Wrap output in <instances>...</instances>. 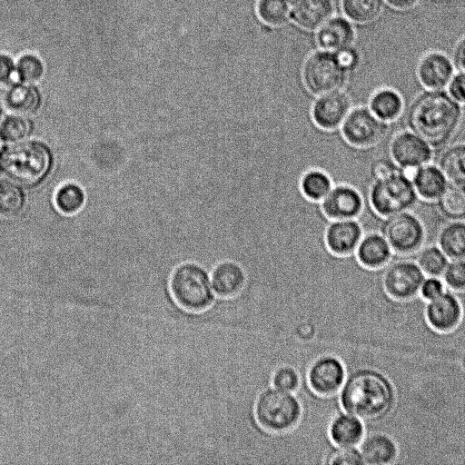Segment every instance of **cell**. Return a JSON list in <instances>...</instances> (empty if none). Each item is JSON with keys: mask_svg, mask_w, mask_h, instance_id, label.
Listing matches in <instances>:
<instances>
[{"mask_svg": "<svg viewBox=\"0 0 465 465\" xmlns=\"http://www.w3.org/2000/svg\"><path fill=\"white\" fill-rule=\"evenodd\" d=\"M25 205V194L19 184L0 180V217L14 218L20 214Z\"/></svg>", "mask_w": 465, "mask_h": 465, "instance_id": "obj_31", "label": "cell"}, {"mask_svg": "<svg viewBox=\"0 0 465 465\" xmlns=\"http://www.w3.org/2000/svg\"><path fill=\"white\" fill-rule=\"evenodd\" d=\"M410 177L400 170L390 177L373 181L369 189V203L381 217L410 211L418 201Z\"/></svg>", "mask_w": 465, "mask_h": 465, "instance_id": "obj_6", "label": "cell"}, {"mask_svg": "<svg viewBox=\"0 0 465 465\" xmlns=\"http://www.w3.org/2000/svg\"><path fill=\"white\" fill-rule=\"evenodd\" d=\"M461 104L443 90L419 94L406 112L408 129L433 150L444 147L456 134L462 119Z\"/></svg>", "mask_w": 465, "mask_h": 465, "instance_id": "obj_2", "label": "cell"}, {"mask_svg": "<svg viewBox=\"0 0 465 465\" xmlns=\"http://www.w3.org/2000/svg\"><path fill=\"white\" fill-rule=\"evenodd\" d=\"M304 82L314 94H323L341 90L345 82L344 68L336 57L319 54L312 57L304 68Z\"/></svg>", "mask_w": 465, "mask_h": 465, "instance_id": "obj_9", "label": "cell"}, {"mask_svg": "<svg viewBox=\"0 0 465 465\" xmlns=\"http://www.w3.org/2000/svg\"><path fill=\"white\" fill-rule=\"evenodd\" d=\"M351 108L349 95L339 90L320 94L312 104L311 114L319 128L331 131L341 127Z\"/></svg>", "mask_w": 465, "mask_h": 465, "instance_id": "obj_13", "label": "cell"}, {"mask_svg": "<svg viewBox=\"0 0 465 465\" xmlns=\"http://www.w3.org/2000/svg\"><path fill=\"white\" fill-rule=\"evenodd\" d=\"M330 174L318 168L306 171L301 177L300 189L302 195L312 202H321L332 188Z\"/></svg>", "mask_w": 465, "mask_h": 465, "instance_id": "obj_29", "label": "cell"}, {"mask_svg": "<svg viewBox=\"0 0 465 465\" xmlns=\"http://www.w3.org/2000/svg\"><path fill=\"white\" fill-rule=\"evenodd\" d=\"M364 464L383 465L394 462L398 457V447L387 434L371 431L365 434L359 448Z\"/></svg>", "mask_w": 465, "mask_h": 465, "instance_id": "obj_22", "label": "cell"}, {"mask_svg": "<svg viewBox=\"0 0 465 465\" xmlns=\"http://www.w3.org/2000/svg\"><path fill=\"white\" fill-rule=\"evenodd\" d=\"M363 205L360 192L346 183L333 185L321 201L323 214L331 220L356 219L361 213Z\"/></svg>", "mask_w": 465, "mask_h": 465, "instance_id": "obj_14", "label": "cell"}, {"mask_svg": "<svg viewBox=\"0 0 465 465\" xmlns=\"http://www.w3.org/2000/svg\"><path fill=\"white\" fill-rule=\"evenodd\" d=\"M417 74L427 90H443L453 76V65L444 54L431 53L421 59Z\"/></svg>", "mask_w": 465, "mask_h": 465, "instance_id": "obj_19", "label": "cell"}, {"mask_svg": "<svg viewBox=\"0 0 465 465\" xmlns=\"http://www.w3.org/2000/svg\"><path fill=\"white\" fill-rule=\"evenodd\" d=\"M381 233L388 242L392 252L400 255L419 252L426 237L423 223L410 211L386 217L381 224Z\"/></svg>", "mask_w": 465, "mask_h": 465, "instance_id": "obj_7", "label": "cell"}, {"mask_svg": "<svg viewBox=\"0 0 465 465\" xmlns=\"http://www.w3.org/2000/svg\"><path fill=\"white\" fill-rule=\"evenodd\" d=\"M382 5V0H343L346 15L355 22L367 23L375 19Z\"/></svg>", "mask_w": 465, "mask_h": 465, "instance_id": "obj_35", "label": "cell"}, {"mask_svg": "<svg viewBox=\"0 0 465 465\" xmlns=\"http://www.w3.org/2000/svg\"><path fill=\"white\" fill-rule=\"evenodd\" d=\"M391 159L401 169H416L429 163L433 157L432 147L410 130L393 135L389 145Z\"/></svg>", "mask_w": 465, "mask_h": 465, "instance_id": "obj_11", "label": "cell"}, {"mask_svg": "<svg viewBox=\"0 0 465 465\" xmlns=\"http://www.w3.org/2000/svg\"><path fill=\"white\" fill-rule=\"evenodd\" d=\"M31 132V122L21 114L5 117L0 125V138L9 143L25 140Z\"/></svg>", "mask_w": 465, "mask_h": 465, "instance_id": "obj_34", "label": "cell"}, {"mask_svg": "<svg viewBox=\"0 0 465 465\" xmlns=\"http://www.w3.org/2000/svg\"><path fill=\"white\" fill-rule=\"evenodd\" d=\"M331 13L330 0H295L293 16L295 21L308 29L321 26Z\"/></svg>", "mask_w": 465, "mask_h": 465, "instance_id": "obj_25", "label": "cell"}, {"mask_svg": "<svg viewBox=\"0 0 465 465\" xmlns=\"http://www.w3.org/2000/svg\"><path fill=\"white\" fill-rule=\"evenodd\" d=\"M401 168L391 159L381 157L374 160L371 165V175L373 181L382 180L394 174Z\"/></svg>", "mask_w": 465, "mask_h": 465, "instance_id": "obj_41", "label": "cell"}, {"mask_svg": "<svg viewBox=\"0 0 465 465\" xmlns=\"http://www.w3.org/2000/svg\"><path fill=\"white\" fill-rule=\"evenodd\" d=\"M368 107L380 120L390 124L401 115L404 103L399 93L382 88L371 95Z\"/></svg>", "mask_w": 465, "mask_h": 465, "instance_id": "obj_24", "label": "cell"}, {"mask_svg": "<svg viewBox=\"0 0 465 465\" xmlns=\"http://www.w3.org/2000/svg\"><path fill=\"white\" fill-rule=\"evenodd\" d=\"M354 253L361 267L378 270L389 264L393 252L381 233L370 232L362 235Z\"/></svg>", "mask_w": 465, "mask_h": 465, "instance_id": "obj_18", "label": "cell"}, {"mask_svg": "<svg viewBox=\"0 0 465 465\" xmlns=\"http://www.w3.org/2000/svg\"><path fill=\"white\" fill-rule=\"evenodd\" d=\"M342 410L364 421L365 429L385 419L395 405L396 394L390 379L372 367L349 372L339 391Z\"/></svg>", "mask_w": 465, "mask_h": 465, "instance_id": "obj_1", "label": "cell"}, {"mask_svg": "<svg viewBox=\"0 0 465 465\" xmlns=\"http://www.w3.org/2000/svg\"><path fill=\"white\" fill-rule=\"evenodd\" d=\"M449 258L438 245H429L419 252L417 263L428 276L442 275Z\"/></svg>", "mask_w": 465, "mask_h": 465, "instance_id": "obj_33", "label": "cell"}, {"mask_svg": "<svg viewBox=\"0 0 465 465\" xmlns=\"http://www.w3.org/2000/svg\"><path fill=\"white\" fill-rule=\"evenodd\" d=\"M272 385L280 390L295 393L300 388L301 378L293 367L282 365L273 372Z\"/></svg>", "mask_w": 465, "mask_h": 465, "instance_id": "obj_38", "label": "cell"}, {"mask_svg": "<svg viewBox=\"0 0 465 465\" xmlns=\"http://www.w3.org/2000/svg\"><path fill=\"white\" fill-rule=\"evenodd\" d=\"M352 35V29L346 21L334 19L322 27L318 40L325 49L341 51L350 45Z\"/></svg>", "mask_w": 465, "mask_h": 465, "instance_id": "obj_30", "label": "cell"}, {"mask_svg": "<svg viewBox=\"0 0 465 465\" xmlns=\"http://www.w3.org/2000/svg\"><path fill=\"white\" fill-rule=\"evenodd\" d=\"M1 142H2V140H1V138H0V149H1Z\"/></svg>", "mask_w": 465, "mask_h": 465, "instance_id": "obj_48", "label": "cell"}, {"mask_svg": "<svg viewBox=\"0 0 465 465\" xmlns=\"http://www.w3.org/2000/svg\"><path fill=\"white\" fill-rule=\"evenodd\" d=\"M425 279L417 262L402 260L389 264L382 275L385 292L391 298L406 300L416 296Z\"/></svg>", "mask_w": 465, "mask_h": 465, "instance_id": "obj_10", "label": "cell"}, {"mask_svg": "<svg viewBox=\"0 0 465 465\" xmlns=\"http://www.w3.org/2000/svg\"><path fill=\"white\" fill-rule=\"evenodd\" d=\"M85 200L84 189L74 183H65L60 185L54 198L57 210L65 215L79 213L84 206Z\"/></svg>", "mask_w": 465, "mask_h": 465, "instance_id": "obj_32", "label": "cell"}, {"mask_svg": "<svg viewBox=\"0 0 465 465\" xmlns=\"http://www.w3.org/2000/svg\"><path fill=\"white\" fill-rule=\"evenodd\" d=\"M365 434L364 421L344 411L337 413L329 425V437L335 446H357Z\"/></svg>", "mask_w": 465, "mask_h": 465, "instance_id": "obj_21", "label": "cell"}, {"mask_svg": "<svg viewBox=\"0 0 465 465\" xmlns=\"http://www.w3.org/2000/svg\"><path fill=\"white\" fill-rule=\"evenodd\" d=\"M6 104L15 113L30 115L36 113L42 104V95L38 88L32 84H14L7 92Z\"/></svg>", "mask_w": 465, "mask_h": 465, "instance_id": "obj_23", "label": "cell"}, {"mask_svg": "<svg viewBox=\"0 0 465 465\" xmlns=\"http://www.w3.org/2000/svg\"><path fill=\"white\" fill-rule=\"evenodd\" d=\"M15 74V66L12 60L4 54H0V86L12 82Z\"/></svg>", "mask_w": 465, "mask_h": 465, "instance_id": "obj_44", "label": "cell"}, {"mask_svg": "<svg viewBox=\"0 0 465 465\" xmlns=\"http://www.w3.org/2000/svg\"><path fill=\"white\" fill-rule=\"evenodd\" d=\"M438 246L450 260H465V222L450 221L439 232Z\"/></svg>", "mask_w": 465, "mask_h": 465, "instance_id": "obj_26", "label": "cell"}, {"mask_svg": "<svg viewBox=\"0 0 465 465\" xmlns=\"http://www.w3.org/2000/svg\"><path fill=\"white\" fill-rule=\"evenodd\" d=\"M52 149L39 140H23L0 149V173L19 185L42 183L53 170Z\"/></svg>", "mask_w": 465, "mask_h": 465, "instance_id": "obj_3", "label": "cell"}, {"mask_svg": "<svg viewBox=\"0 0 465 465\" xmlns=\"http://www.w3.org/2000/svg\"><path fill=\"white\" fill-rule=\"evenodd\" d=\"M336 59L341 67L349 69L356 64L358 57L354 51L345 48L340 51Z\"/></svg>", "mask_w": 465, "mask_h": 465, "instance_id": "obj_45", "label": "cell"}, {"mask_svg": "<svg viewBox=\"0 0 465 465\" xmlns=\"http://www.w3.org/2000/svg\"><path fill=\"white\" fill-rule=\"evenodd\" d=\"M347 376L343 362L334 355L326 354L315 359L308 370V383L311 389L322 396H330L340 391Z\"/></svg>", "mask_w": 465, "mask_h": 465, "instance_id": "obj_12", "label": "cell"}, {"mask_svg": "<svg viewBox=\"0 0 465 465\" xmlns=\"http://www.w3.org/2000/svg\"><path fill=\"white\" fill-rule=\"evenodd\" d=\"M438 166L449 183L465 186V143L445 148L440 155Z\"/></svg>", "mask_w": 465, "mask_h": 465, "instance_id": "obj_27", "label": "cell"}, {"mask_svg": "<svg viewBox=\"0 0 465 465\" xmlns=\"http://www.w3.org/2000/svg\"><path fill=\"white\" fill-rule=\"evenodd\" d=\"M173 302L181 309L199 312L215 301L210 271L201 262L187 261L178 264L170 276Z\"/></svg>", "mask_w": 465, "mask_h": 465, "instance_id": "obj_4", "label": "cell"}, {"mask_svg": "<svg viewBox=\"0 0 465 465\" xmlns=\"http://www.w3.org/2000/svg\"><path fill=\"white\" fill-rule=\"evenodd\" d=\"M445 284L453 291H465V260H451L443 273Z\"/></svg>", "mask_w": 465, "mask_h": 465, "instance_id": "obj_40", "label": "cell"}, {"mask_svg": "<svg viewBox=\"0 0 465 465\" xmlns=\"http://www.w3.org/2000/svg\"><path fill=\"white\" fill-rule=\"evenodd\" d=\"M258 13L267 24H283L291 14L290 0H260Z\"/></svg>", "mask_w": 465, "mask_h": 465, "instance_id": "obj_36", "label": "cell"}, {"mask_svg": "<svg viewBox=\"0 0 465 465\" xmlns=\"http://www.w3.org/2000/svg\"><path fill=\"white\" fill-rule=\"evenodd\" d=\"M462 307L459 299L450 292L428 301L425 314L428 323L437 331L453 330L461 321Z\"/></svg>", "mask_w": 465, "mask_h": 465, "instance_id": "obj_16", "label": "cell"}, {"mask_svg": "<svg viewBox=\"0 0 465 465\" xmlns=\"http://www.w3.org/2000/svg\"><path fill=\"white\" fill-rule=\"evenodd\" d=\"M17 76L23 83L33 84L44 74V65L39 58L26 54L20 58L16 67Z\"/></svg>", "mask_w": 465, "mask_h": 465, "instance_id": "obj_37", "label": "cell"}, {"mask_svg": "<svg viewBox=\"0 0 465 465\" xmlns=\"http://www.w3.org/2000/svg\"><path fill=\"white\" fill-rule=\"evenodd\" d=\"M454 59L458 68L465 73V38L458 44L454 53Z\"/></svg>", "mask_w": 465, "mask_h": 465, "instance_id": "obj_46", "label": "cell"}, {"mask_svg": "<svg viewBox=\"0 0 465 465\" xmlns=\"http://www.w3.org/2000/svg\"><path fill=\"white\" fill-rule=\"evenodd\" d=\"M440 213L449 221L465 219V186L449 183L435 202Z\"/></svg>", "mask_w": 465, "mask_h": 465, "instance_id": "obj_28", "label": "cell"}, {"mask_svg": "<svg viewBox=\"0 0 465 465\" xmlns=\"http://www.w3.org/2000/svg\"><path fill=\"white\" fill-rule=\"evenodd\" d=\"M326 465H361L364 464L362 456L356 446L340 447L336 446L335 449L330 453L325 460Z\"/></svg>", "mask_w": 465, "mask_h": 465, "instance_id": "obj_39", "label": "cell"}, {"mask_svg": "<svg viewBox=\"0 0 465 465\" xmlns=\"http://www.w3.org/2000/svg\"><path fill=\"white\" fill-rule=\"evenodd\" d=\"M211 282L216 297H232L244 288L247 273L242 263L233 259L217 262L210 271Z\"/></svg>", "mask_w": 465, "mask_h": 465, "instance_id": "obj_17", "label": "cell"}, {"mask_svg": "<svg viewBox=\"0 0 465 465\" xmlns=\"http://www.w3.org/2000/svg\"><path fill=\"white\" fill-rule=\"evenodd\" d=\"M420 292L426 301H430L444 292V283L439 277L428 276L424 279Z\"/></svg>", "mask_w": 465, "mask_h": 465, "instance_id": "obj_42", "label": "cell"}, {"mask_svg": "<svg viewBox=\"0 0 465 465\" xmlns=\"http://www.w3.org/2000/svg\"><path fill=\"white\" fill-rule=\"evenodd\" d=\"M344 140L356 148L380 143L389 131V124L380 120L368 106L352 107L341 127Z\"/></svg>", "mask_w": 465, "mask_h": 465, "instance_id": "obj_8", "label": "cell"}, {"mask_svg": "<svg viewBox=\"0 0 465 465\" xmlns=\"http://www.w3.org/2000/svg\"><path fill=\"white\" fill-rule=\"evenodd\" d=\"M302 415V406L293 392L272 385L262 390L254 404V417L265 430L284 433L296 428Z\"/></svg>", "mask_w": 465, "mask_h": 465, "instance_id": "obj_5", "label": "cell"}, {"mask_svg": "<svg viewBox=\"0 0 465 465\" xmlns=\"http://www.w3.org/2000/svg\"><path fill=\"white\" fill-rule=\"evenodd\" d=\"M390 5L396 9H408L414 5L417 0H385Z\"/></svg>", "mask_w": 465, "mask_h": 465, "instance_id": "obj_47", "label": "cell"}, {"mask_svg": "<svg viewBox=\"0 0 465 465\" xmlns=\"http://www.w3.org/2000/svg\"><path fill=\"white\" fill-rule=\"evenodd\" d=\"M448 87L449 95L460 104H465V73L460 72L451 77Z\"/></svg>", "mask_w": 465, "mask_h": 465, "instance_id": "obj_43", "label": "cell"}, {"mask_svg": "<svg viewBox=\"0 0 465 465\" xmlns=\"http://www.w3.org/2000/svg\"><path fill=\"white\" fill-rule=\"evenodd\" d=\"M410 179L418 198L425 202L435 203L449 184L440 168L430 163L414 169Z\"/></svg>", "mask_w": 465, "mask_h": 465, "instance_id": "obj_20", "label": "cell"}, {"mask_svg": "<svg viewBox=\"0 0 465 465\" xmlns=\"http://www.w3.org/2000/svg\"><path fill=\"white\" fill-rule=\"evenodd\" d=\"M362 235V227L356 219L331 220L324 232V242L332 255L345 258L355 252Z\"/></svg>", "mask_w": 465, "mask_h": 465, "instance_id": "obj_15", "label": "cell"}]
</instances>
